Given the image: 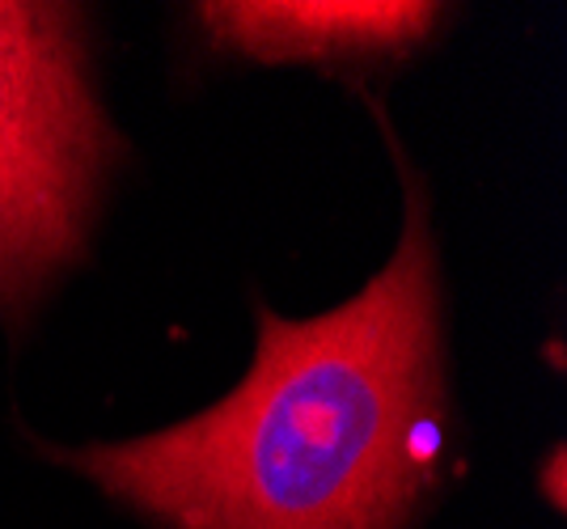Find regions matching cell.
<instances>
[{"instance_id": "cell-1", "label": "cell", "mask_w": 567, "mask_h": 529, "mask_svg": "<svg viewBox=\"0 0 567 529\" xmlns=\"http://www.w3.org/2000/svg\"><path fill=\"white\" fill-rule=\"evenodd\" d=\"M445 445L441 284L424 191L348 305L259 313L246 382L174 428L64 454L169 529H399Z\"/></svg>"}, {"instance_id": "cell-2", "label": "cell", "mask_w": 567, "mask_h": 529, "mask_svg": "<svg viewBox=\"0 0 567 529\" xmlns=\"http://www.w3.org/2000/svg\"><path fill=\"white\" fill-rule=\"evenodd\" d=\"M111 157L76 9L0 0V305L18 310L81 250Z\"/></svg>"}, {"instance_id": "cell-3", "label": "cell", "mask_w": 567, "mask_h": 529, "mask_svg": "<svg viewBox=\"0 0 567 529\" xmlns=\"http://www.w3.org/2000/svg\"><path fill=\"white\" fill-rule=\"evenodd\" d=\"M199 22L213 30L216 43L259 60H327V55H373V51H406L436 25V4H199Z\"/></svg>"}]
</instances>
